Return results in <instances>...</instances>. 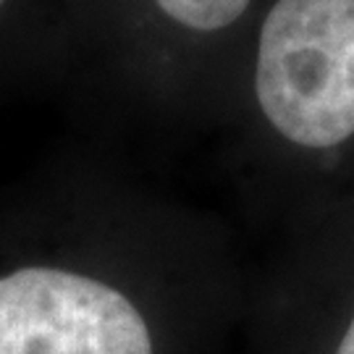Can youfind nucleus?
<instances>
[{"instance_id": "20e7f679", "label": "nucleus", "mask_w": 354, "mask_h": 354, "mask_svg": "<svg viewBox=\"0 0 354 354\" xmlns=\"http://www.w3.org/2000/svg\"><path fill=\"white\" fill-rule=\"evenodd\" d=\"M336 354H354V320L349 323V328L344 333L342 344H339V352Z\"/></svg>"}, {"instance_id": "f03ea898", "label": "nucleus", "mask_w": 354, "mask_h": 354, "mask_svg": "<svg viewBox=\"0 0 354 354\" xmlns=\"http://www.w3.org/2000/svg\"><path fill=\"white\" fill-rule=\"evenodd\" d=\"M0 354H152L142 313L113 286L24 268L0 279Z\"/></svg>"}, {"instance_id": "7ed1b4c3", "label": "nucleus", "mask_w": 354, "mask_h": 354, "mask_svg": "<svg viewBox=\"0 0 354 354\" xmlns=\"http://www.w3.org/2000/svg\"><path fill=\"white\" fill-rule=\"evenodd\" d=\"M155 3L174 21L197 32L223 29L231 21H236L250 6V0H155Z\"/></svg>"}, {"instance_id": "f257e3e1", "label": "nucleus", "mask_w": 354, "mask_h": 354, "mask_svg": "<svg viewBox=\"0 0 354 354\" xmlns=\"http://www.w3.org/2000/svg\"><path fill=\"white\" fill-rule=\"evenodd\" d=\"M257 100L302 147L354 137V0H276L260 32Z\"/></svg>"}, {"instance_id": "39448f33", "label": "nucleus", "mask_w": 354, "mask_h": 354, "mask_svg": "<svg viewBox=\"0 0 354 354\" xmlns=\"http://www.w3.org/2000/svg\"><path fill=\"white\" fill-rule=\"evenodd\" d=\"M0 6H3V0H0Z\"/></svg>"}]
</instances>
